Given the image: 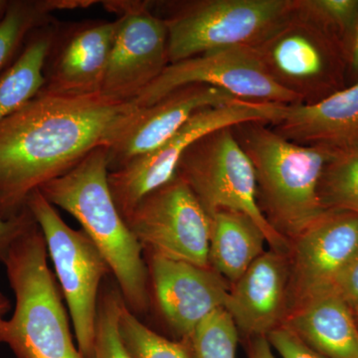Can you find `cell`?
<instances>
[{
  "mask_svg": "<svg viewBox=\"0 0 358 358\" xmlns=\"http://www.w3.org/2000/svg\"><path fill=\"white\" fill-rule=\"evenodd\" d=\"M248 358H275L267 336H255L249 341Z\"/></svg>",
  "mask_w": 358,
  "mask_h": 358,
  "instance_id": "obj_31",
  "label": "cell"
},
{
  "mask_svg": "<svg viewBox=\"0 0 358 358\" xmlns=\"http://www.w3.org/2000/svg\"><path fill=\"white\" fill-rule=\"evenodd\" d=\"M252 48L268 76L301 103L320 102L343 89L345 45L298 0L288 17Z\"/></svg>",
  "mask_w": 358,
  "mask_h": 358,
  "instance_id": "obj_5",
  "label": "cell"
},
{
  "mask_svg": "<svg viewBox=\"0 0 358 358\" xmlns=\"http://www.w3.org/2000/svg\"><path fill=\"white\" fill-rule=\"evenodd\" d=\"M289 284L288 254L264 252L230 287L224 308L249 338L267 336L286 319Z\"/></svg>",
  "mask_w": 358,
  "mask_h": 358,
  "instance_id": "obj_17",
  "label": "cell"
},
{
  "mask_svg": "<svg viewBox=\"0 0 358 358\" xmlns=\"http://www.w3.org/2000/svg\"><path fill=\"white\" fill-rule=\"evenodd\" d=\"M102 94L81 96L39 93L0 121V215L11 219L28 197L63 176L99 147L131 109Z\"/></svg>",
  "mask_w": 358,
  "mask_h": 358,
  "instance_id": "obj_1",
  "label": "cell"
},
{
  "mask_svg": "<svg viewBox=\"0 0 358 358\" xmlns=\"http://www.w3.org/2000/svg\"><path fill=\"white\" fill-rule=\"evenodd\" d=\"M26 206L43 234L78 348L85 358H93L100 287L110 274L109 265L86 233L72 229L39 189L30 194Z\"/></svg>",
  "mask_w": 358,
  "mask_h": 358,
  "instance_id": "obj_8",
  "label": "cell"
},
{
  "mask_svg": "<svg viewBox=\"0 0 358 358\" xmlns=\"http://www.w3.org/2000/svg\"><path fill=\"white\" fill-rule=\"evenodd\" d=\"M108 176V150L102 145L39 192L81 224L109 265L127 307L141 315L150 307L147 263L141 244L115 206Z\"/></svg>",
  "mask_w": 358,
  "mask_h": 358,
  "instance_id": "obj_2",
  "label": "cell"
},
{
  "mask_svg": "<svg viewBox=\"0 0 358 358\" xmlns=\"http://www.w3.org/2000/svg\"><path fill=\"white\" fill-rule=\"evenodd\" d=\"M117 22L91 21L56 32L48 58L52 62L40 93L52 96H81L101 94Z\"/></svg>",
  "mask_w": 358,
  "mask_h": 358,
  "instance_id": "obj_16",
  "label": "cell"
},
{
  "mask_svg": "<svg viewBox=\"0 0 358 358\" xmlns=\"http://www.w3.org/2000/svg\"><path fill=\"white\" fill-rule=\"evenodd\" d=\"M286 108L287 106L280 103L234 100L195 113L159 148L109 173L108 183L110 194L122 218L145 195L166 185L176 176L181 157L202 136L246 122L274 124L282 119Z\"/></svg>",
  "mask_w": 358,
  "mask_h": 358,
  "instance_id": "obj_9",
  "label": "cell"
},
{
  "mask_svg": "<svg viewBox=\"0 0 358 358\" xmlns=\"http://www.w3.org/2000/svg\"><path fill=\"white\" fill-rule=\"evenodd\" d=\"M319 194L326 210L358 215V148L336 152L322 173Z\"/></svg>",
  "mask_w": 358,
  "mask_h": 358,
  "instance_id": "obj_24",
  "label": "cell"
},
{
  "mask_svg": "<svg viewBox=\"0 0 358 358\" xmlns=\"http://www.w3.org/2000/svg\"><path fill=\"white\" fill-rule=\"evenodd\" d=\"M348 67L355 76L358 77V18L348 51Z\"/></svg>",
  "mask_w": 358,
  "mask_h": 358,
  "instance_id": "obj_32",
  "label": "cell"
},
{
  "mask_svg": "<svg viewBox=\"0 0 358 358\" xmlns=\"http://www.w3.org/2000/svg\"><path fill=\"white\" fill-rule=\"evenodd\" d=\"M287 140L336 152L358 148V81L313 103L287 106L270 124Z\"/></svg>",
  "mask_w": 358,
  "mask_h": 358,
  "instance_id": "obj_18",
  "label": "cell"
},
{
  "mask_svg": "<svg viewBox=\"0 0 358 358\" xmlns=\"http://www.w3.org/2000/svg\"><path fill=\"white\" fill-rule=\"evenodd\" d=\"M352 308L358 306V248L338 275L334 286Z\"/></svg>",
  "mask_w": 358,
  "mask_h": 358,
  "instance_id": "obj_30",
  "label": "cell"
},
{
  "mask_svg": "<svg viewBox=\"0 0 358 358\" xmlns=\"http://www.w3.org/2000/svg\"><path fill=\"white\" fill-rule=\"evenodd\" d=\"M232 129L255 169L261 210L291 242L327 211L320 182L338 152L294 143L267 122H242Z\"/></svg>",
  "mask_w": 358,
  "mask_h": 358,
  "instance_id": "obj_3",
  "label": "cell"
},
{
  "mask_svg": "<svg viewBox=\"0 0 358 358\" xmlns=\"http://www.w3.org/2000/svg\"><path fill=\"white\" fill-rule=\"evenodd\" d=\"M150 1H103L117 14V29L101 94L131 103L169 66L167 30Z\"/></svg>",
  "mask_w": 358,
  "mask_h": 358,
  "instance_id": "obj_11",
  "label": "cell"
},
{
  "mask_svg": "<svg viewBox=\"0 0 358 358\" xmlns=\"http://www.w3.org/2000/svg\"><path fill=\"white\" fill-rule=\"evenodd\" d=\"M209 265L224 279L234 284L264 254L265 235L248 216L221 210L210 216Z\"/></svg>",
  "mask_w": 358,
  "mask_h": 358,
  "instance_id": "obj_20",
  "label": "cell"
},
{
  "mask_svg": "<svg viewBox=\"0 0 358 358\" xmlns=\"http://www.w3.org/2000/svg\"><path fill=\"white\" fill-rule=\"evenodd\" d=\"M8 0H0V20L3 14L6 13L7 6H8Z\"/></svg>",
  "mask_w": 358,
  "mask_h": 358,
  "instance_id": "obj_34",
  "label": "cell"
},
{
  "mask_svg": "<svg viewBox=\"0 0 358 358\" xmlns=\"http://www.w3.org/2000/svg\"><path fill=\"white\" fill-rule=\"evenodd\" d=\"M57 26L37 28L24 48L0 77V121L38 95L45 85L44 69L55 40Z\"/></svg>",
  "mask_w": 358,
  "mask_h": 358,
  "instance_id": "obj_21",
  "label": "cell"
},
{
  "mask_svg": "<svg viewBox=\"0 0 358 358\" xmlns=\"http://www.w3.org/2000/svg\"><path fill=\"white\" fill-rule=\"evenodd\" d=\"M232 128L217 129L192 143L179 160L176 176L192 188L209 216L221 210L243 213L260 227L271 248L289 254L291 242L261 210L255 169Z\"/></svg>",
  "mask_w": 358,
  "mask_h": 358,
  "instance_id": "obj_7",
  "label": "cell"
},
{
  "mask_svg": "<svg viewBox=\"0 0 358 358\" xmlns=\"http://www.w3.org/2000/svg\"><path fill=\"white\" fill-rule=\"evenodd\" d=\"M35 222L36 221L27 206L16 217L4 219L0 215V262L6 261L14 242Z\"/></svg>",
  "mask_w": 358,
  "mask_h": 358,
  "instance_id": "obj_29",
  "label": "cell"
},
{
  "mask_svg": "<svg viewBox=\"0 0 358 358\" xmlns=\"http://www.w3.org/2000/svg\"><path fill=\"white\" fill-rule=\"evenodd\" d=\"M124 219L143 253L210 266V216L179 176L145 195Z\"/></svg>",
  "mask_w": 358,
  "mask_h": 358,
  "instance_id": "obj_10",
  "label": "cell"
},
{
  "mask_svg": "<svg viewBox=\"0 0 358 358\" xmlns=\"http://www.w3.org/2000/svg\"><path fill=\"white\" fill-rule=\"evenodd\" d=\"M358 248V215L331 209L291 241L289 308L336 289V280Z\"/></svg>",
  "mask_w": 358,
  "mask_h": 358,
  "instance_id": "obj_14",
  "label": "cell"
},
{
  "mask_svg": "<svg viewBox=\"0 0 358 358\" xmlns=\"http://www.w3.org/2000/svg\"><path fill=\"white\" fill-rule=\"evenodd\" d=\"M94 0H13L0 20V72L10 67L29 35L48 24L51 13L93 6ZM6 71V70H4Z\"/></svg>",
  "mask_w": 358,
  "mask_h": 358,
  "instance_id": "obj_22",
  "label": "cell"
},
{
  "mask_svg": "<svg viewBox=\"0 0 358 358\" xmlns=\"http://www.w3.org/2000/svg\"><path fill=\"white\" fill-rule=\"evenodd\" d=\"M353 315H355V319L357 320V324L358 327V306L357 308H352Z\"/></svg>",
  "mask_w": 358,
  "mask_h": 358,
  "instance_id": "obj_35",
  "label": "cell"
},
{
  "mask_svg": "<svg viewBox=\"0 0 358 358\" xmlns=\"http://www.w3.org/2000/svg\"><path fill=\"white\" fill-rule=\"evenodd\" d=\"M48 258L36 222L9 250L3 264L15 308L10 319H0V345L15 358H85L73 341Z\"/></svg>",
  "mask_w": 358,
  "mask_h": 358,
  "instance_id": "obj_4",
  "label": "cell"
},
{
  "mask_svg": "<svg viewBox=\"0 0 358 358\" xmlns=\"http://www.w3.org/2000/svg\"><path fill=\"white\" fill-rule=\"evenodd\" d=\"M190 84L216 87L248 102L301 103L268 76L249 46L218 49L169 64L154 83L129 103L134 108L148 107L173 90Z\"/></svg>",
  "mask_w": 358,
  "mask_h": 358,
  "instance_id": "obj_12",
  "label": "cell"
},
{
  "mask_svg": "<svg viewBox=\"0 0 358 358\" xmlns=\"http://www.w3.org/2000/svg\"><path fill=\"white\" fill-rule=\"evenodd\" d=\"M164 20L169 64L218 49L253 47L293 11L294 0L176 2Z\"/></svg>",
  "mask_w": 358,
  "mask_h": 358,
  "instance_id": "obj_6",
  "label": "cell"
},
{
  "mask_svg": "<svg viewBox=\"0 0 358 358\" xmlns=\"http://www.w3.org/2000/svg\"><path fill=\"white\" fill-rule=\"evenodd\" d=\"M155 303L178 341L189 343L210 313L225 307L228 282L209 267L143 253Z\"/></svg>",
  "mask_w": 358,
  "mask_h": 358,
  "instance_id": "obj_15",
  "label": "cell"
},
{
  "mask_svg": "<svg viewBox=\"0 0 358 358\" xmlns=\"http://www.w3.org/2000/svg\"><path fill=\"white\" fill-rule=\"evenodd\" d=\"M282 324L322 357L358 358L357 320L352 308L336 289L296 303Z\"/></svg>",
  "mask_w": 358,
  "mask_h": 358,
  "instance_id": "obj_19",
  "label": "cell"
},
{
  "mask_svg": "<svg viewBox=\"0 0 358 358\" xmlns=\"http://www.w3.org/2000/svg\"><path fill=\"white\" fill-rule=\"evenodd\" d=\"M238 341L234 320L225 308H219L200 322L189 343L194 358H236Z\"/></svg>",
  "mask_w": 358,
  "mask_h": 358,
  "instance_id": "obj_25",
  "label": "cell"
},
{
  "mask_svg": "<svg viewBox=\"0 0 358 358\" xmlns=\"http://www.w3.org/2000/svg\"><path fill=\"white\" fill-rule=\"evenodd\" d=\"M124 303L117 287L107 286L99 296L93 358H133L122 343L119 315Z\"/></svg>",
  "mask_w": 358,
  "mask_h": 358,
  "instance_id": "obj_26",
  "label": "cell"
},
{
  "mask_svg": "<svg viewBox=\"0 0 358 358\" xmlns=\"http://www.w3.org/2000/svg\"><path fill=\"white\" fill-rule=\"evenodd\" d=\"M299 6L313 16L350 51L358 18V0H298Z\"/></svg>",
  "mask_w": 358,
  "mask_h": 358,
  "instance_id": "obj_27",
  "label": "cell"
},
{
  "mask_svg": "<svg viewBox=\"0 0 358 358\" xmlns=\"http://www.w3.org/2000/svg\"><path fill=\"white\" fill-rule=\"evenodd\" d=\"M9 310H10V301L0 293V319H2Z\"/></svg>",
  "mask_w": 358,
  "mask_h": 358,
  "instance_id": "obj_33",
  "label": "cell"
},
{
  "mask_svg": "<svg viewBox=\"0 0 358 358\" xmlns=\"http://www.w3.org/2000/svg\"><path fill=\"white\" fill-rule=\"evenodd\" d=\"M267 338L272 348H274L282 358H326L306 345L285 324L271 331Z\"/></svg>",
  "mask_w": 358,
  "mask_h": 358,
  "instance_id": "obj_28",
  "label": "cell"
},
{
  "mask_svg": "<svg viewBox=\"0 0 358 358\" xmlns=\"http://www.w3.org/2000/svg\"><path fill=\"white\" fill-rule=\"evenodd\" d=\"M119 331L133 358H194L190 343L155 333L141 322L124 301L119 315Z\"/></svg>",
  "mask_w": 358,
  "mask_h": 358,
  "instance_id": "obj_23",
  "label": "cell"
},
{
  "mask_svg": "<svg viewBox=\"0 0 358 358\" xmlns=\"http://www.w3.org/2000/svg\"><path fill=\"white\" fill-rule=\"evenodd\" d=\"M234 100L238 99L216 87L190 84L148 107H131L115 124L105 145L109 173L159 148L199 110Z\"/></svg>",
  "mask_w": 358,
  "mask_h": 358,
  "instance_id": "obj_13",
  "label": "cell"
}]
</instances>
